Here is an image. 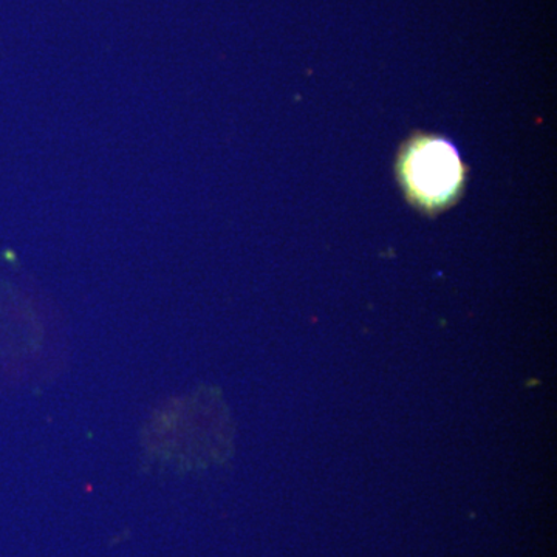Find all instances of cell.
I'll use <instances>...</instances> for the list:
<instances>
[{"label":"cell","instance_id":"cell-1","mask_svg":"<svg viewBox=\"0 0 557 557\" xmlns=\"http://www.w3.org/2000/svg\"><path fill=\"white\" fill-rule=\"evenodd\" d=\"M401 177L410 197L428 209L446 207L463 183L457 150L442 138L417 139L403 153Z\"/></svg>","mask_w":557,"mask_h":557}]
</instances>
